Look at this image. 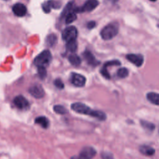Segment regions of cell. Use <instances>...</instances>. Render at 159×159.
<instances>
[{
    "instance_id": "obj_22",
    "label": "cell",
    "mask_w": 159,
    "mask_h": 159,
    "mask_svg": "<svg viewBox=\"0 0 159 159\" xmlns=\"http://www.w3.org/2000/svg\"><path fill=\"white\" fill-rule=\"evenodd\" d=\"M142 126L149 131H153L155 129V125L151 122L145 120H141Z\"/></svg>"
},
{
    "instance_id": "obj_26",
    "label": "cell",
    "mask_w": 159,
    "mask_h": 159,
    "mask_svg": "<svg viewBox=\"0 0 159 159\" xmlns=\"http://www.w3.org/2000/svg\"><path fill=\"white\" fill-rule=\"evenodd\" d=\"M42 7L43 11L46 13H49L52 9L48 1H46V2H43L42 5Z\"/></svg>"
},
{
    "instance_id": "obj_29",
    "label": "cell",
    "mask_w": 159,
    "mask_h": 159,
    "mask_svg": "<svg viewBox=\"0 0 159 159\" xmlns=\"http://www.w3.org/2000/svg\"><path fill=\"white\" fill-rule=\"evenodd\" d=\"M100 72H101V75H102L104 78H107V79H109V78H111L110 75H109V72H108V71H107L106 67H105V66H103V67L101 69Z\"/></svg>"
},
{
    "instance_id": "obj_33",
    "label": "cell",
    "mask_w": 159,
    "mask_h": 159,
    "mask_svg": "<svg viewBox=\"0 0 159 159\" xmlns=\"http://www.w3.org/2000/svg\"><path fill=\"white\" fill-rule=\"evenodd\" d=\"M150 1H156L157 0H150Z\"/></svg>"
},
{
    "instance_id": "obj_27",
    "label": "cell",
    "mask_w": 159,
    "mask_h": 159,
    "mask_svg": "<svg viewBox=\"0 0 159 159\" xmlns=\"http://www.w3.org/2000/svg\"><path fill=\"white\" fill-rule=\"evenodd\" d=\"M51 7L53 9H58L61 6V3L59 1H56L54 0H49L48 1Z\"/></svg>"
},
{
    "instance_id": "obj_25",
    "label": "cell",
    "mask_w": 159,
    "mask_h": 159,
    "mask_svg": "<svg viewBox=\"0 0 159 159\" xmlns=\"http://www.w3.org/2000/svg\"><path fill=\"white\" fill-rule=\"evenodd\" d=\"M54 85L58 89H62L64 88V83L60 78H57L54 81Z\"/></svg>"
},
{
    "instance_id": "obj_21",
    "label": "cell",
    "mask_w": 159,
    "mask_h": 159,
    "mask_svg": "<svg viewBox=\"0 0 159 159\" xmlns=\"http://www.w3.org/2000/svg\"><path fill=\"white\" fill-rule=\"evenodd\" d=\"M53 111L58 114H65L68 112V110L62 105H55L53 106Z\"/></svg>"
},
{
    "instance_id": "obj_5",
    "label": "cell",
    "mask_w": 159,
    "mask_h": 159,
    "mask_svg": "<svg viewBox=\"0 0 159 159\" xmlns=\"http://www.w3.org/2000/svg\"><path fill=\"white\" fill-rule=\"evenodd\" d=\"M78 36V30L74 26H69L65 28L62 33L61 37L66 42L70 40H76Z\"/></svg>"
},
{
    "instance_id": "obj_18",
    "label": "cell",
    "mask_w": 159,
    "mask_h": 159,
    "mask_svg": "<svg viewBox=\"0 0 159 159\" xmlns=\"http://www.w3.org/2000/svg\"><path fill=\"white\" fill-rule=\"evenodd\" d=\"M74 9L73 8V3L72 2H68L66 6L65 7V8L63 9L62 12H61V16L62 17H65L66 16L67 14H68L70 12H72L74 11Z\"/></svg>"
},
{
    "instance_id": "obj_1",
    "label": "cell",
    "mask_w": 159,
    "mask_h": 159,
    "mask_svg": "<svg viewBox=\"0 0 159 159\" xmlns=\"http://www.w3.org/2000/svg\"><path fill=\"white\" fill-rule=\"evenodd\" d=\"M71 109L77 113L88 115L95 117L100 120H104L106 119V115L104 112L101 111L91 109L89 106L81 102H75L71 105Z\"/></svg>"
},
{
    "instance_id": "obj_19",
    "label": "cell",
    "mask_w": 159,
    "mask_h": 159,
    "mask_svg": "<svg viewBox=\"0 0 159 159\" xmlns=\"http://www.w3.org/2000/svg\"><path fill=\"white\" fill-rule=\"evenodd\" d=\"M77 18L76 13L73 11L71 12H70L68 14L66 15L65 17V23L66 24H70L72 22H73Z\"/></svg>"
},
{
    "instance_id": "obj_3",
    "label": "cell",
    "mask_w": 159,
    "mask_h": 159,
    "mask_svg": "<svg viewBox=\"0 0 159 159\" xmlns=\"http://www.w3.org/2000/svg\"><path fill=\"white\" fill-rule=\"evenodd\" d=\"M52 59V54L48 50H43L40 53H39L34 59V64L37 66H47L51 61Z\"/></svg>"
},
{
    "instance_id": "obj_10",
    "label": "cell",
    "mask_w": 159,
    "mask_h": 159,
    "mask_svg": "<svg viewBox=\"0 0 159 159\" xmlns=\"http://www.w3.org/2000/svg\"><path fill=\"white\" fill-rule=\"evenodd\" d=\"M127 59L135 66L139 67L143 63V57L140 54H128L126 56Z\"/></svg>"
},
{
    "instance_id": "obj_6",
    "label": "cell",
    "mask_w": 159,
    "mask_h": 159,
    "mask_svg": "<svg viewBox=\"0 0 159 159\" xmlns=\"http://www.w3.org/2000/svg\"><path fill=\"white\" fill-rule=\"evenodd\" d=\"M99 4L98 0H87L82 7H76L74 9V11L76 12H90L94 10Z\"/></svg>"
},
{
    "instance_id": "obj_15",
    "label": "cell",
    "mask_w": 159,
    "mask_h": 159,
    "mask_svg": "<svg viewBox=\"0 0 159 159\" xmlns=\"http://www.w3.org/2000/svg\"><path fill=\"white\" fill-rule=\"evenodd\" d=\"M139 150L142 154L147 156H152L155 153L154 148L148 145H142L140 146Z\"/></svg>"
},
{
    "instance_id": "obj_14",
    "label": "cell",
    "mask_w": 159,
    "mask_h": 159,
    "mask_svg": "<svg viewBox=\"0 0 159 159\" xmlns=\"http://www.w3.org/2000/svg\"><path fill=\"white\" fill-rule=\"evenodd\" d=\"M148 101L155 105H159V94L155 92H150L147 94Z\"/></svg>"
},
{
    "instance_id": "obj_31",
    "label": "cell",
    "mask_w": 159,
    "mask_h": 159,
    "mask_svg": "<svg viewBox=\"0 0 159 159\" xmlns=\"http://www.w3.org/2000/svg\"><path fill=\"white\" fill-rule=\"evenodd\" d=\"M96 26V22L94 21H90L87 24V27L89 29H92Z\"/></svg>"
},
{
    "instance_id": "obj_24",
    "label": "cell",
    "mask_w": 159,
    "mask_h": 159,
    "mask_svg": "<svg viewBox=\"0 0 159 159\" xmlns=\"http://www.w3.org/2000/svg\"><path fill=\"white\" fill-rule=\"evenodd\" d=\"M38 74L41 79H43L47 76V71L45 67L39 66L38 67Z\"/></svg>"
},
{
    "instance_id": "obj_2",
    "label": "cell",
    "mask_w": 159,
    "mask_h": 159,
    "mask_svg": "<svg viewBox=\"0 0 159 159\" xmlns=\"http://www.w3.org/2000/svg\"><path fill=\"white\" fill-rule=\"evenodd\" d=\"M119 27L117 24L112 23L105 26L101 31L100 35L103 40H108L114 38L118 33Z\"/></svg>"
},
{
    "instance_id": "obj_4",
    "label": "cell",
    "mask_w": 159,
    "mask_h": 159,
    "mask_svg": "<svg viewBox=\"0 0 159 159\" xmlns=\"http://www.w3.org/2000/svg\"><path fill=\"white\" fill-rule=\"evenodd\" d=\"M96 154V150L92 147H84L77 155L71 157V159H92Z\"/></svg>"
},
{
    "instance_id": "obj_28",
    "label": "cell",
    "mask_w": 159,
    "mask_h": 159,
    "mask_svg": "<svg viewBox=\"0 0 159 159\" xmlns=\"http://www.w3.org/2000/svg\"><path fill=\"white\" fill-rule=\"evenodd\" d=\"M120 65V62L119 60H111V61H107L104 66L106 67H108L110 66H117V65Z\"/></svg>"
},
{
    "instance_id": "obj_16",
    "label": "cell",
    "mask_w": 159,
    "mask_h": 159,
    "mask_svg": "<svg viewBox=\"0 0 159 159\" xmlns=\"http://www.w3.org/2000/svg\"><path fill=\"white\" fill-rule=\"evenodd\" d=\"M68 61L73 66H78L80 65L81 60L80 57L76 54H71L68 57Z\"/></svg>"
},
{
    "instance_id": "obj_8",
    "label": "cell",
    "mask_w": 159,
    "mask_h": 159,
    "mask_svg": "<svg viewBox=\"0 0 159 159\" xmlns=\"http://www.w3.org/2000/svg\"><path fill=\"white\" fill-rule=\"evenodd\" d=\"M71 83L76 87H83L86 83V78L79 73H72L70 77Z\"/></svg>"
},
{
    "instance_id": "obj_20",
    "label": "cell",
    "mask_w": 159,
    "mask_h": 159,
    "mask_svg": "<svg viewBox=\"0 0 159 159\" xmlns=\"http://www.w3.org/2000/svg\"><path fill=\"white\" fill-rule=\"evenodd\" d=\"M57 37L53 34H50L49 35H48L46 40L47 44L50 47L54 45L57 43Z\"/></svg>"
},
{
    "instance_id": "obj_9",
    "label": "cell",
    "mask_w": 159,
    "mask_h": 159,
    "mask_svg": "<svg viewBox=\"0 0 159 159\" xmlns=\"http://www.w3.org/2000/svg\"><path fill=\"white\" fill-rule=\"evenodd\" d=\"M29 93L34 98L40 99L42 98L45 95V91L43 87L39 84H35L29 89Z\"/></svg>"
},
{
    "instance_id": "obj_17",
    "label": "cell",
    "mask_w": 159,
    "mask_h": 159,
    "mask_svg": "<svg viewBox=\"0 0 159 159\" xmlns=\"http://www.w3.org/2000/svg\"><path fill=\"white\" fill-rule=\"evenodd\" d=\"M77 48H78V43L76 40H70L66 42V48L68 51L70 52H76Z\"/></svg>"
},
{
    "instance_id": "obj_30",
    "label": "cell",
    "mask_w": 159,
    "mask_h": 159,
    "mask_svg": "<svg viewBox=\"0 0 159 159\" xmlns=\"http://www.w3.org/2000/svg\"><path fill=\"white\" fill-rule=\"evenodd\" d=\"M102 159H114L112 155L109 152H103L101 154Z\"/></svg>"
},
{
    "instance_id": "obj_7",
    "label": "cell",
    "mask_w": 159,
    "mask_h": 159,
    "mask_svg": "<svg viewBox=\"0 0 159 159\" xmlns=\"http://www.w3.org/2000/svg\"><path fill=\"white\" fill-rule=\"evenodd\" d=\"M13 103L20 110H27L30 107V104L28 100L22 95L16 96L13 99Z\"/></svg>"
},
{
    "instance_id": "obj_23",
    "label": "cell",
    "mask_w": 159,
    "mask_h": 159,
    "mask_svg": "<svg viewBox=\"0 0 159 159\" xmlns=\"http://www.w3.org/2000/svg\"><path fill=\"white\" fill-rule=\"evenodd\" d=\"M129 75V71L126 68H120L117 71V76L120 78H126Z\"/></svg>"
},
{
    "instance_id": "obj_13",
    "label": "cell",
    "mask_w": 159,
    "mask_h": 159,
    "mask_svg": "<svg viewBox=\"0 0 159 159\" xmlns=\"http://www.w3.org/2000/svg\"><path fill=\"white\" fill-rule=\"evenodd\" d=\"M35 124L40 125L43 129H47L50 125L49 120L45 116H39L35 119Z\"/></svg>"
},
{
    "instance_id": "obj_12",
    "label": "cell",
    "mask_w": 159,
    "mask_h": 159,
    "mask_svg": "<svg viewBox=\"0 0 159 159\" xmlns=\"http://www.w3.org/2000/svg\"><path fill=\"white\" fill-rule=\"evenodd\" d=\"M83 57L86 62L91 66H96L99 64V61H98L93 54L88 50H86L83 53Z\"/></svg>"
},
{
    "instance_id": "obj_32",
    "label": "cell",
    "mask_w": 159,
    "mask_h": 159,
    "mask_svg": "<svg viewBox=\"0 0 159 159\" xmlns=\"http://www.w3.org/2000/svg\"><path fill=\"white\" fill-rule=\"evenodd\" d=\"M109 1H111V2H112V3H115V2H117L119 0H109Z\"/></svg>"
},
{
    "instance_id": "obj_11",
    "label": "cell",
    "mask_w": 159,
    "mask_h": 159,
    "mask_svg": "<svg viewBox=\"0 0 159 159\" xmlns=\"http://www.w3.org/2000/svg\"><path fill=\"white\" fill-rule=\"evenodd\" d=\"M12 11L16 16L22 17L27 13V7L22 3H16L12 7Z\"/></svg>"
}]
</instances>
